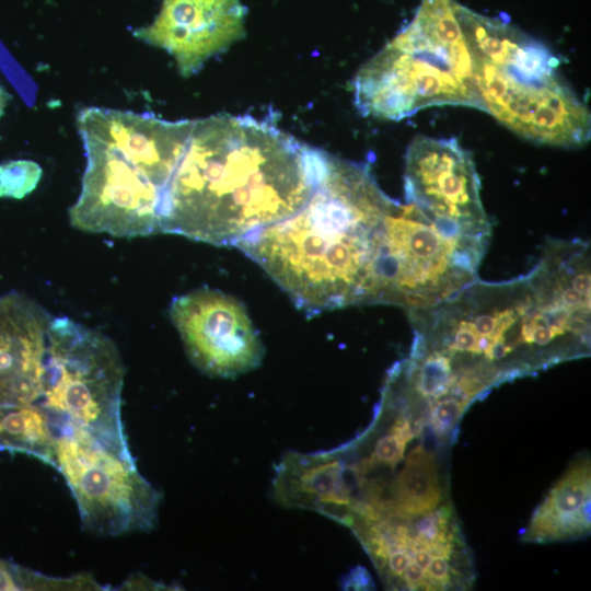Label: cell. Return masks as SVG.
Masks as SVG:
<instances>
[{"label": "cell", "instance_id": "obj_20", "mask_svg": "<svg viewBox=\"0 0 591 591\" xmlns=\"http://www.w3.org/2000/svg\"><path fill=\"white\" fill-rule=\"evenodd\" d=\"M402 580L405 586L412 590L418 589L420 587H426L425 589H427L425 572L414 560H410L406 566L402 576Z\"/></svg>", "mask_w": 591, "mask_h": 591}, {"label": "cell", "instance_id": "obj_24", "mask_svg": "<svg viewBox=\"0 0 591 591\" xmlns=\"http://www.w3.org/2000/svg\"><path fill=\"white\" fill-rule=\"evenodd\" d=\"M8 100H9V95L7 94L4 89L0 85V117L3 114Z\"/></svg>", "mask_w": 591, "mask_h": 591}, {"label": "cell", "instance_id": "obj_17", "mask_svg": "<svg viewBox=\"0 0 591 591\" xmlns=\"http://www.w3.org/2000/svg\"><path fill=\"white\" fill-rule=\"evenodd\" d=\"M43 171L32 160H11L0 164V198L22 199L40 181Z\"/></svg>", "mask_w": 591, "mask_h": 591}, {"label": "cell", "instance_id": "obj_9", "mask_svg": "<svg viewBox=\"0 0 591 591\" xmlns=\"http://www.w3.org/2000/svg\"><path fill=\"white\" fill-rule=\"evenodd\" d=\"M171 318L190 361L202 372L233 378L259 366L263 345L244 306L201 288L173 299Z\"/></svg>", "mask_w": 591, "mask_h": 591}, {"label": "cell", "instance_id": "obj_8", "mask_svg": "<svg viewBox=\"0 0 591 591\" xmlns=\"http://www.w3.org/2000/svg\"><path fill=\"white\" fill-rule=\"evenodd\" d=\"M80 136L86 166L80 195L69 209L71 224L81 231L123 237L159 233L162 188L118 149Z\"/></svg>", "mask_w": 591, "mask_h": 591}, {"label": "cell", "instance_id": "obj_2", "mask_svg": "<svg viewBox=\"0 0 591 591\" xmlns=\"http://www.w3.org/2000/svg\"><path fill=\"white\" fill-rule=\"evenodd\" d=\"M394 201L367 164L326 153L309 201L234 246L310 316L350 305L384 304L386 217Z\"/></svg>", "mask_w": 591, "mask_h": 591}, {"label": "cell", "instance_id": "obj_4", "mask_svg": "<svg viewBox=\"0 0 591 591\" xmlns=\"http://www.w3.org/2000/svg\"><path fill=\"white\" fill-rule=\"evenodd\" d=\"M455 0H421L413 20L354 79L363 116L398 120L437 105L480 109Z\"/></svg>", "mask_w": 591, "mask_h": 591}, {"label": "cell", "instance_id": "obj_6", "mask_svg": "<svg viewBox=\"0 0 591 591\" xmlns=\"http://www.w3.org/2000/svg\"><path fill=\"white\" fill-rule=\"evenodd\" d=\"M51 426L54 466L71 489L84 526L103 535L150 531L162 495L139 473L134 457L81 427Z\"/></svg>", "mask_w": 591, "mask_h": 591}, {"label": "cell", "instance_id": "obj_3", "mask_svg": "<svg viewBox=\"0 0 591 591\" xmlns=\"http://www.w3.org/2000/svg\"><path fill=\"white\" fill-rule=\"evenodd\" d=\"M468 44L480 109L531 141L579 147L590 139V113L559 76L541 43L499 19L456 3Z\"/></svg>", "mask_w": 591, "mask_h": 591}, {"label": "cell", "instance_id": "obj_10", "mask_svg": "<svg viewBox=\"0 0 591 591\" xmlns=\"http://www.w3.org/2000/svg\"><path fill=\"white\" fill-rule=\"evenodd\" d=\"M245 16L240 0H162L153 22L134 36L167 51L187 78L245 35Z\"/></svg>", "mask_w": 591, "mask_h": 591}, {"label": "cell", "instance_id": "obj_23", "mask_svg": "<svg viewBox=\"0 0 591 591\" xmlns=\"http://www.w3.org/2000/svg\"><path fill=\"white\" fill-rule=\"evenodd\" d=\"M123 587H126L125 589H148L147 587H150V589H157L154 587H162L161 584L155 583L154 581L150 580L149 578L141 577V578H130L128 581L125 582Z\"/></svg>", "mask_w": 591, "mask_h": 591}, {"label": "cell", "instance_id": "obj_15", "mask_svg": "<svg viewBox=\"0 0 591 591\" xmlns=\"http://www.w3.org/2000/svg\"><path fill=\"white\" fill-rule=\"evenodd\" d=\"M55 433L38 404L0 406V449L36 456L54 465Z\"/></svg>", "mask_w": 591, "mask_h": 591}, {"label": "cell", "instance_id": "obj_5", "mask_svg": "<svg viewBox=\"0 0 591 591\" xmlns=\"http://www.w3.org/2000/svg\"><path fill=\"white\" fill-rule=\"evenodd\" d=\"M124 364L104 334L51 317L38 404L51 424L81 427L131 455L120 416Z\"/></svg>", "mask_w": 591, "mask_h": 591}, {"label": "cell", "instance_id": "obj_12", "mask_svg": "<svg viewBox=\"0 0 591 591\" xmlns=\"http://www.w3.org/2000/svg\"><path fill=\"white\" fill-rule=\"evenodd\" d=\"M50 321L39 304L24 296L0 298V406L39 399Z\"/></svg>", "mask_w": 591, "mask_h": 591}, {"label": "cell", "instance_id": "obj_19", "mask_svg": "<svg viewBox=\"0 0 591 591\" xmlns=\"http://www.w3.org/2000/svg\"><path fill=\"white\" fill-rule=\"evenodd\" d=\"M427 589L436 587H447L450 583V565L443 556H432V559L425 572Z\"/></svg>", "mask_w": 591, "mask_h": 591}, {"label": "cell", "instance_id": "obj_18", "mask_svg": "<svg viewBox=\"0 0 591 591\" xmlns=\"http://www.w3.org/2000/svg\"><path fill=\"white\" fill-rule=\"evenodd\" d=\"M465 405L452 397L436 401L431 407L430 420L438 436L447 434L456 424L465 409Z\"/></svg>", "mask_w": 591, "mask_h": 591}, {"label": "cell", "instance_id": "obj_1", "mask_svg": "<svg viewBox=\"0 0 591 591\" xmlns=\"http://www.w3.org/2000/svg\"><path fill=\"white\" fill-rule=\"evenodd\" d=\"M325 155L269 119L218 114L193 120L161 197L160 232L235 245L299 211L318 184Z\"/></svg>", "mask_w": 591, "mask_h": 591}, {"label": "cell", "instance_id": "obj_7", "mask_svg": "<svg viewBox=\"0 0 591 591\" xmlns=\"http://www.w3.org/2000/svg\"><path fill=\"white\" fill-rule=\"evenodd\" d=\"M406 202L415 205L447 236L487 247L491 222L468 151L455 139L416 137L405 154Z\"/></svg>", "mask_w": 591, "mask_h": 591}, {"label": "cell", "instance_id": "obj_21", "mask_svg": "<svg viewBox=\"0 0 591 591\" xmlns=\"http://www.w3.org/2000/svg\"><path fill=\"white\" fill-rule=\"evenodd\" d=\"M344 589H370L373 586L369 573L363 568H358L349 573Z\"/></svg>", "mask_w": 591, "mask_h": 591}, {"label": "cell", "instance_id": "obj_11", "mask_svg": "<svg viewBox=\"0 0 591 591\" xmlns=\"http://www.w3.org/2000/svg\"><path fill=\"white\" fill-rule=\"evenodd\" d=\"M193 120H164L154 115L104 107H83L77 115L80 135L118 149L162 190L186 147Z\"/></svg>", "mask_w": 591, "mask_h": 591}, {"label": "cell", "instance_id": "obj_16", "mask_svg": "<svg viewBox=\"0 0 591 591\" xmlns=\"http://www.w3.org/2000/svg\"><path fill=\"white\" fill-rule=\"evenodd\" d=\"M79 578L49 577L40 572L25 569L0 558V591L18 590H77Z\"/></svg>", "mask_w": 591, "mask_h": 591}, {"label": "cell", "instance_id": "obj_22", "mask_svg": "<svg viewBox=\"0 0 591 591\" xmlns=\"http://www.w3.org/2000/svg\"><path fill=\"white\" fill-rule=\"evenodd\" d=\"M412 560H414L422 570L426 572L431 559L432 555L427 548L424 547H416L412 552Z\"/></svg>", "mask_w": 591, "mask_h": 591}, {"label": "cell", "instance_id": "obj_14", "mask_svg": "<svg viewBox=\"0 0 591 591\" xmlns=\"http://www.w3.org/2000/svg\"><path fill=\"white\" fill-rule=\"evenodd\" d=\"M440 498L436 459L419 444L410 451L395 477L391 497L381 505L375 519L367 524L424 515L437 508Z\"/></svg>", "mask_w": 591, "mask_h": 591}, {"label": "cell", "instance_id": "obj_13", "mask_svg": "<svg viewBox=\"0 0 591 591\" xmlns=\"http://www.w3.org/2000/svg\"><path fill=\"white\" fill-rule=\"evenodd\" d=\"M590 486V462L588 459L579 460L535 510L525 540L547 542L589 533Z\"/></svg>", "mask_w": 591, "mask_h": 591}]
</instances>
